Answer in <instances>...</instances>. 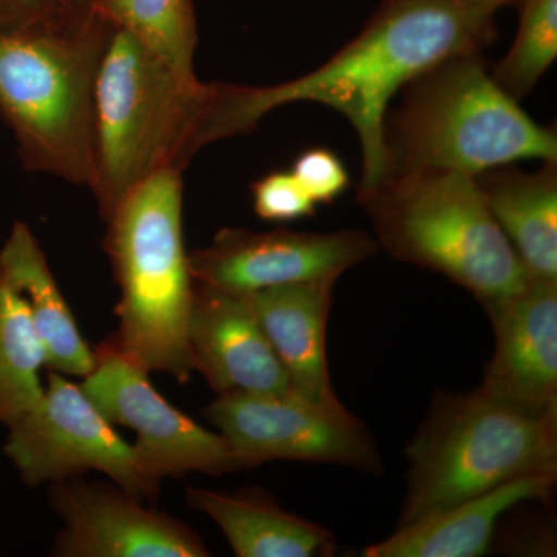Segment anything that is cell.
<instances>
[{
	"label": "cell",
	"mask_w": 557,
	"mask_h": 557,
	"mask_svg": "<svg viewBox=\"0 0 557 557\" xmlns=\"http://www.w3.org/2000/svg\"><path fill=\"white\" fill-rule=\"evenodd\" d=\"M112 33L98 16L0 25V116L25 170L89 186L95 81Z\"/></svg>",
	"instance_id": "3"
},
{
	"label": "cell",
	"mask_w": 557,
	"mask_h": 557,
	"mask_svg": "<svg viewBox=\"0 0 557 557\" xmlns=\"http://www.w3.org/2000/svg\"><path fill=\"white\" fill-rule=\"evenodd\" d=\"M188 344L194 372L219 395L293 392L249 295L194 282Z\"/></svg>",
	"instance_id": "13"
},
{
	"label": "cell",
	"mask_w": 557,
	"mask_h": 557,
	"mask_svg": "<svg viewBox=\"0 0 557 557\" xmlns=\"http://www.w3.org/2000/svg\"><path fill=\"white\" fill-rule=\"evenodd\" d=\"M336 282L281 285L249 293L289 387L299 397L329 409H344L327 361V324Z\"/></svg>",
	"instance_id": "15"
},
{
	"label": "cell",
	"mask_w": 557,
	"mask_h": 557,
	"mask_svg": "<svg viewBox=\"0 0 557 557\" xmlns=\"http://www.w3.org/2000/svg\"><path fill=\"white\" fill-rule=\"evenodd\" d=\"M386 120V178L417 172L475 175L519 160L557 163L556 132L541 126L493 78L480 51L417 76Z\"/></svg>",
	"instance_id": "4"
},
{
	"label": "cell",
	"mask_w": 557,
	"mask_h": 557,
	"mask_svg": "<svg viewBox=\"0 0 557 557\" xmlns=\"http://www.w3.org/2000/svg\"><path fill=\"white\" fill-rule=\"evenodd\" d=\"M518 35L491 73L515 100L536 87L557 57V0H519Z\"/></svg>",
	"instance_id": "22"
},
{
	"label": "cell",
	"mask_w": 557,
	"mask_h": 557,
	"mask_svg": "<svg viewBox=\"0 0 557 557\" xmlns=\"http://www.w3.org/2000/svg\"><path fill=\"white\" fill-rule=\"evenodd\" d=\"M182 174L157 172L132 188L104 220V249L121 289L120 327L110 338L149 372L186 383L196 281L183 242Z\"/></svg>",
	"instance_id": "5"
},
{
	"label": "cell",
	"mask_w": 557,
	"mask_h": 557,
	"mask_svg": "<svg viewBox=\"0 0 557 557\" xmlns=\"http://www.w3.org/2000/svg\"><path fill=\"white\" fill-rule=\"evenodd\" d=\"M60 2L69 16L87 20V17L95 16V9L100 0H60Z\"/></svg>",
	"instance_id": "27"
},
{
	"label": "cell",
	"mask_w": 557,
	"mask_h": 557,
	"mask_svg": "<svg viewBox=\"0 0 557 557\" xmlns=\"http://www.w3.org/2000/svg\"><path fill=\"white\" fill-rule=\"evenodd\" d=\"M406 456L398 527L511 480L557 478V409L523 408L480 386L440 394Z\"/></svg>",
	"instance_id": "6"
},
{
	"label": "cell",
	"mask_w": 557,
	"mask_h": 557,
	"mask_svg": "<svg viewBox=\"0 0 557 557\" xmlns=\"http://www.w3.org/2000/svg\"><path fill=\"white\" fill-rule=\"evenodd\" d=\"M251 194L256 214L267 222H295L317 212L318 205L292 172H271L252 183Z\"/></svg>",
	"instance_id": "23"
},
{
	"label": "cell",
	"mask_w": 557,
	"mask_h": 557,
	"mask_svg": "<svg viewBox=\"0 0 557 557\" xmlns=\"http://www.w3.org/2000/svg\"><path fill=\"white\" fill-rule=\"evenodd\" d=\"M474 178L528 276L557 282V163L534 172L507 164Z\"/></svg>",
	"instance_id": "18"
},
{
	"label": "cell",
	"mask_w": 557,
	"mask_h": 557,
	"mask_svg": "<svg viewBox=\"0 0 557 557\" xmlns=\"http://www.w3.org/2000/svg\"><path fill=\"white\" fill-rule=\"evenodd\" d=\"M60 0H0V25L28 27L67 20Z\"/></svg>",
	"instance_id": "25"
},
{
	"label": "cell",
	"mask_w": 557,
	"mask_h": 557,
	"mask_svg": "<svg viewBox=\"0 0 557 557\" xmlns=\"http://www.w3.org/2000/svg\"><path fill=\"white\" fill-rule=\"evenodd\" d=\"M289 172L317 205L332 203L348 186L346 166L329 149L306 150L296 159Z\"/></svg>",
	"instance_id": "24"
},
{
	"label": "cell",
	"mask_w": 557,
	"mask_h": 557,
	"mask_svg": "<svg viewBox=\"0 0 557 557\" xmlns=\"http://www.w3.org/2000/svg\"><path fill=\"white\" fill-rule=\"evenodd\" d=\"M228 442L242 469L270 461L339 465L379 472L375 440L354 413L287 394L219 395L203 410Z\"/></svg>",
	"instance_id": "10"
},
{
	"label": "cell",
	"mask_w": 557,
	"mask_h": 557,
	"mask_svg": "<svg viewBox=\"0 0 557 557\" xmlns=\"http://www.w3.org/2000/svg\"><path fill=\"white\" fill-rule=\"evenodd\" d=\"M95 368L84 376V394L102 417L137 434L134 449L150 479H183L188 472L220 475L240 463L220 432L200 426L150 384L149 370L108 338L95 348Z\"/></svg>",
	"instance_id": "9"
},
{
	"label": "cell",
	"mask_w": 557,
	"mask_h": 557,
	"mask_svg": "<svg viewBox=\"0 0 557 557\" xmlns=\"http://www.w3.org/2000/svg\"><path fill=\"white\" fill-rule=\"evenodd\" d=\"M496 348L480 387L533 410L557 409V282L530 278L485 306Z\"/></svg>",
	"instance_id": "14"
},
{
	"label": "cell",
	"mask_w": 557,
	"mask_h": 557,
	"mask_svg": "<svg viewBox=\"0 0 557 557\" xmlns=\"http://www.w3.org/2000/svg\"><path fill=\"white\" fill-rule=\"evenodd\" d=\"M95 16L129 33L180 75L197 76L199 33L193 0H100Z\"/></svg>",
	"instance_id": "21"
},
{
	"label": "cell",
	"mask_w": 557,
	"mask_h": 557,
	"mask_svg": "<svg viewBox=\"0 0 557 557\" xmlns=\"http://www.w3.org/2000/svg\"><path fill=\"white\" fill-rule=\"evenodd\" d=\"M359 203L368 209L381 247L403 262L443 274L483 307L530 281L472 175H399L384 180Z\"/></svg>",
	"instance_id": "7"
},
{
	"label": "cell",
	"mask_w": 557,
	"mask_h": 557,
	"mask_svg": "<svg viewBox=\"0 0 557 557\" xmlns=\"http://www.w3.org/2000/svg\"><path fill=\"white\" fill-rule=\"evenodd\" d=\"M64 523L51 555L60 557H208L203 539L182 520L143 507L119 485L81 478L50 483Z\"/></svg>",
	"instance_id": "12"
},
{
	"label": "cell",
	"mask_w": 557,
	"mask_h": 557,
	"mask_svg": "<svg viewBox=\"0 0 557 557\" xmlns=\"http://www.w3.org/2000/svg\"><path fill=\"white\" fill-rule=\"evenodd\" d=\"M379 242L359 230L333 233L223 228L207 248L189 252L194 281L249 295L281 285L338 282L346 271L372 258Z\"/></svg>",
	"instance_id": "11"
},
{
	"label": "cell",
	"mask_w": 557,
	"mask_h": 557,
	"mask_svg": "<svg viewBox=\"0 0 557 557\" xmlns=\"http://www.w3.org/2000/svg\"><path fill=\"white\" fill-rule=\"evenodd\" d=\"M556 478L528 475L511 480L467 500L457 502L408 525L398 527L379 544L369 545L366 557H478L485 555L497 522L523 502L548 500Z\"/></svg>",
	"instance_id": "16"
},
{
	"label": "cell",
	"mask_w": 557,
	"mask_h": 557,
	"mask_svg": "<svg viewBox=\"0 0 557 557\" xmlns=\"http://www.w3.org/2000/svg\"><path fill=\"white\" fill-rule=\"evenodd\" d=\"M44 350L24 296L0 274V423H16L42 395Z\"/></svg>",
	"instance_id": "20"
},
{
	"label": "cell",
	"mask_w": 557,
	"mask_h": 557,
	"mask_svg": "<svg viewBox=\"0 0 557 557\" xmlns=\"http://www.w3.org/2000/svg\"><path fill=\"white\" fill-rule=\"evenodd\" d=\"M7 457L27 485L102 472L139 500H153L160 482L139 465L134 446L102 417L81 386L50 373L35 406L11 424Z\"/></svg>",
	"instance_id": "8"
},
{
	"label": "cell",
	"mask_w": 557,
	"mask_h": 557,
	"mask_svg": "<svg viewBox=\"0 0 557 557\" xmlns=\"http://www.w3.org/2000/svg\"><path fill=\"white\" fill-rule=\"evenodd\" d=\"M215 84L180 75L113 28L94 94V166L87 188L102 220L157 172H183L207 148Z\"/></svg>",
	"instance_id": "2"
},
{
	"label": "cell",
	"mask_w": 557,
	"mask_h": 557,
	"mask_svg": "<svg viewBox=\"0 0 557 557\" xmlns=\"http://www.w3.org/2000/svg\"><path fill=\"white\" fill-rule=\"evenodd\" d=\"M0 274L9 278L27 302L46 368L61 375L81 379L89 375L95 368V351L81 335L46 255L25 223H14L0 249Z\"/></svg>",
	"instance_id": "19"
},
{
	"label": "cell",
	"mask_w": 557,
	"mask_h": 557,
	"mask_svg": "<svg viewBox=\"0 0 557 557\" xmlns=\"http://www.w3.org/2000/svg\"><path fill=\"white\" fill-rule=\"evenodd\" d=\"M493 21L463 0H386L368 27L324 65L269 87L215 84L209 115L211 143L247 134L271 110L318 102L346 116L362 149L359 201L386 178L388 106L417 76L491 39Z\"/></svg>",
	"instance_id": "1"
},
{
	"label": "cell",
	"mask_w": 557,
	"mask_h": 557,
	"mask_svg": "<svg viewBox=\"0 0 557 557\" xmlns=\"http://www.w3.org/2000/svg\"><path fill=\"white\" fill-rule=\"evenodd\" d=\"M463 2L467 3L469 9L474 11V13H478L479 16L493 21L497 10L511 5V3H518L519 0H463Z\"/></svg>",
	"instance_id": "26"
},
{
	"label": "cell",
	"mask_w": 557,
	"mask_h": 557,
	"mask_svg": "<svg viewBox=\"0 0 557 557\" xmlns=\"http://www.w3.org/2000/svg\"><path fill=\"white\" fill-rule=\"evenodd\" d=\"M189 507L208 516L239 557H325L335 553L332 531L285 511L260 487L212 491L188 487Z\"/></svg>",
	"instance_id": "17"
}]
</instances>
